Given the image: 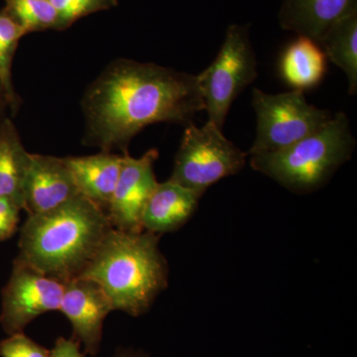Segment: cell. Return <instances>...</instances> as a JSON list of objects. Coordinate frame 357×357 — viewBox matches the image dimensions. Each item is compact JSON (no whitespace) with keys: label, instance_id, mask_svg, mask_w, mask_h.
<instances>
[{"label":"cell","instance_id":"obj_1","mask_svg":"<svg viewBox=\"0 0 357 357\" xmlns=\"http://www.w3.org/2000/svg\"><path fill=\"white\" fill-rule=\"evenodd\" d=\"M84 143L128 153L131 140L154 123L188 124L204 102L198 77L153 63L119 59L89 84L82 100Z\"/></svg>","mask_w":357,"mask_h":357},{"label":"cell","instance_id":"obj_2","mask_svg":"<svg viewBox=\"0 0 357 357\" xmlns=\"http://www.w3.org/2000/svg\"><path fill=\"white\" fill-rule=\"evenodd\" d=\"M112 229L107 213L82 195L28 215L16 261L62 282L81 276Z\"/></svg>","mask_w":357,"mask_h":357},{"label":"cell","instance_id":"obj_3","mask_svg":"<svg viewBox=\"0 0 357 357\" xmlns=\"http://www.w3.org/2000/svg\"><path fill=\"white\" fill-rule=\"evenodd\" d=\"M159 237L146 230L112 227L79 277L98 283L114 311L139 317L168 286V264L160 251Z\"/></svg>","mask_w":357,"mask_h":357},{"label":"cell","instance_id":"obj_4","mask_svg":"<svg viewBox=\"0 0 357 357\" xmlns=\"http://www.w3.org/2000/svg\"><path fill=\"white\" fill-rule=\"evenodd\" d=\"M356 139L344 112H338L324 128L276 152L252 155L256 172L276 181L290 191H316L351 159Z\"/></svg>","mask_w":357,"mask_h":357},{"label":"cell","instance_id":"obj_5","mask_svg":"<svg viewBox=\"0 0 357 357\" xmlns=\"http://www.w3.org/2000/svg\"><path fill=\"white\" fill-rule=\"evenodd\" d=\"M185 126L169 180L203 196L211 185L243 170L248 153L213 122L208 121L202 128Z\"/></svg>","mask_w":357,"mask_h":357},{"label":"cell","instance_id":"obj_6","mask_svg":"<svg viewBox=\"0 0 357 357\" xmlns=\"http://www.w3.org/2000/svg\"><path fill=\"white\" fill-rule=\"evenodd\" d=\"M257 76L249 25H229L217 58L197 76L208 121L222 129L232 103Z\"/></svg>","mask_w":357,"mask_h":357},{"label":"cell","instance_id":"obj_7","mask_svg":"<svg viewBox=\"0 0 357 357\" xmlns=\"http://www.w3.org/2000/svg\"><path fill=\"white\" fill-rule=\"evenodd\" d=\"M251 102L257 126L250 156L290 146L324 128L333 117L330 110L310 105L300 89L270 95L255 88Z\"/></svg>","mask_w":357,"mask_h":357},{"label":"cell","instance_id":"obj_8","mask_svg":"<svg viewBox=\"0 0 357 357\" xmlns=\"http://www.w3.org/2000/svg\"><path fill=\"white\" fill-rule=\"evenodd\" d=\"M64 289L65 282L14 260L1 291L0 325L4 332L8 335L23 333L41 314L59 311Z\"/></svg>","mask_w":357,"mask_h":357},{"label":"cell","instance_id":"obj_9","mask_svg":"<svg viewBox=\"0 0 357 357\" xmlns=\"http://www.w3.org/2000/svg\"><path fill=\"white\" fill-rule=\"evenodd\" d=\"M158 157L157 149L148 150L140 158L122 155L121 173L107 213L114 229L142 231L143 211L159 184L154 172Z\"/></svg>","mask_w":357,"mask_h":357},{"label":"cell","instance_id":"obj_10","mask_svg":"<svg viewBox=\"0 0 357 357\" xmlns=\"http://www.w3.org/2000/svg\"><path fill=\"white\" fill-rule=\"evenodd\" d=\"M79 195L65 158L30 153L22 187L28 215L54 210Z\"/></svg>","mask_w":357,"mask_h":357},{"label":"cell","instance_id":"obj_11","mask_svg":"<svg viewBox=\"0 0 357 357\" xmlns=\"http://www.w3.org/2000/svg\"><path fill=\"white\" fill-rule=\"evenodd\" d=\"M59 311L67 317L75 337L89 354H98L102 344L103 321L114 311L112 303L95 281L77 277L65 282Z\"/></svg>","mask_w":357,"mask_h":357},{"label":"cell","instance_id":"obj_12","mask_svg":"<svg viewBox=\"0 0 357 357\" xmlns=\"http://www.w3.org/2000/svg\"><path fill=\"white\" fill-rule=\"evenodd\" d=\"M357 13V0H283L278 20L284 30L319 43L335 22Z\"/></svg>","mask_w":357,"mask_h":357},{"label":"cell","instance_id":"obj_13","mask_svg":"<svg viewBox=\"0 0 357 357\" xmlns=\"http://www.w3.org/2000/svg\"><path fill=\"white\" fill-rule=\"evenodd\" d=\"M202 195L168 180L159 183L143 211V230L161 234L178 230L198 208Z\"/></svg>","mask_w":357,"mask_h":357},{"label":"cell","instance_id":"obj_14","mask_svg":"<svg viewBox=\"0 0 357 357\" xmlns=\"http://www.w3.org/2000/svg\"><path fill=\"white\" fill-rule=\"evenodd\" d=\"M65 160L79 195L107 213L121 170L122 154L100 152Z\"/></svg>","mask_w":357,"mask_h":357},{"label":"cell","instance_id":"obj_15","mask_svg":"<svg viewBox=\"0 0 357 357\" xmlns=\"http://www.w3.org/2000/svg\"><path fill=\"white\" fill-rule=\"evenodd\" d=\"M280 73L282 79L294 89L305 91L314 88L325 76V54L316 42L298 36L281 56Z\"/></svg>","mask_w":357,"mask_h":357},{"label":"cell","instance_id":"obj_16","mask_svg":"<svg viewBox=\"0 0 357 357\" xmlns=\"http://www.w3.org/2000/svg\"><path fill=\"white\" fill-rule=\"evenodd\" d=\"M29 156L13 119H7L0 129V198L13 199L21 208Z\"/></svg>","mask_w":357,"mask_h":357},{"label":"cell","instance_id":"obj_17","mask_svg":"<svg viewBox=\"0 0 357 357\" xmlns=\"http://www.w3.org/2000/svg\"><path fill=\"white\" fill-rule=\"evenodd\" d=\"M319 46L347 76L349 95L357 93V13L342 18L326 32Z\"/></svg>","mask_w":357,"mask_h":357},{"label":"cell","instance_id":"obj_18","mask_svg":"<svg viewBox=\"0 0 357 357\" xmlns=\"http://www.w3.org/2000/svg\"><path fill=\"white\" fill-rule=\"evenodd\" d=\"M4 9L25 34L58 30L59 14L49 0H6Z\"/></svg>","mask_w":357,"mask_h":357},{"label":"cell","instance_id":"obj_19","mask_svg":"<svg viewBox=\"0 0 357 357\" xmlns=\"http://www.w3.org/2000/svg\"><path fill=\"white\" fill-rule=\"evenodd\" d=\"M25 33L6 9L0 11V82L10 98L14 110H18L20 98L13 83V63L20 39Z\"/></svg>","mask_w":357,"mask_h":357},{"label":"cell","instance_id":"obj_20","mask_svg":"<svg viewBox=\"0 0 357 357\" xmlns=\"http://www.w3.org/2000/svg\"><path fill=\"white\" fill-rule=\"evenodd\" d=\"M59 14V31L68 29L84 16L107 10L117 6V0H49Z\"/></svg>","mask_w":357,"mask_h":357},{"label":"cell","instance_id":"obj_21","mask_svg":"<svg viewBox=\"0 0 357 357\" xmlns=\"http://www.w3.org/2000/svg\"><path fill=\"white\" fill-rule=\"evenodd\" d=\"M1 357H50V351L24 333H14L0 342Z\"/></svg>","mask_w":357,"mask_h":357},{"label":"cell","instance_id":"obj_22","mask_svg":"<svg viewBox=\"0 0 357 357\" xmlns=\"http://www.w3.org/2000/svg\"><path fill=\"white\" fill-rule=\"evenodd\" d=\"M22 208L10 198H0V243L11 238L17 231Z\"/></svg>","mask_w":357,"mask_h":357},{"label":"cell","instance_id":"obj_23","mask_svg":"<svg viewBox=\"0 0 357 357\" xmlns=\"http://www.w3.org/2000/svg\"><path fill=\"white\" fill-rule=\"evenodd\" d=\"M50 357H84L76 340L60 337L50 351Z\"/></svg>","mask_w":357,"mask_h":357},{"label":"cell","instance_id":"obj_24","mask_svg":"<svg viewBox=\"0 0 357 357\" xmlns=\"http://www.w3.org/2000/svg\"><path fill=\"white\" fill-rule=\"evenodd\" d=\"M15 114L8 95H7L3 84L0 82V129L6 123L7 119H11L10 114Z\"/></svg>","mask_w":357,"mask_h":357},{"label":"cell","instance_id":"obj_25","mask_svg":"<svg viewBox=\"0 0 357 357\" xmlns=\"http://www.w3.org/2000/svg\"><path fill=\"white\" fill-rule=\"evenodd\" d=\"M114 357H146V356L139 351H122Z\"/></svg>","mask_w":357,"mask_h":357}]
</instances>
